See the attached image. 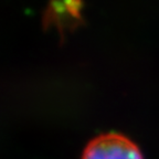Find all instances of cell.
Masks as SVG:
<instances>
[{
  "label": "cell",
  "instance_id": "cell-1",
  "mask_svg": "<svg viewBox=\"0 0 159 159\" xmlns=\"http://www.w3.org/2000/svg\"><path fill=\"white\" fill-rule=\"evenodd\" d=\"M82 159H144V157L128 137L109 133L92 139L85 147Z\"/></svg>",
  "mask_w": 159,
  "mask_h": 159
}]
</instances>
